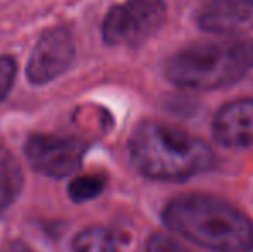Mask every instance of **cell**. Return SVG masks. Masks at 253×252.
I'll return each mask as SVG.
<instances>
[{
  "label": "cell",
  "mask_w": 253,
  "mask_h": 252,
  "mask_svg": "<svg viewBox=\"0 0 253 252\" xmlns=\"http://www.w3.org/2000/svg\"><path fill=\"white\" fill-rule=\"evenodd\" d=\"M162 219L169 230L212 252H253V221L226 199L183 194L167 202Z\"/></svg>",
  "instance_id": "1"
},
{
  "label": "cell",
  "mask_w": 253,
  "mask_h": 252,
  "mask_svg": "<svg viewBox=\"0 0 253 252\" xmlns=\"http://www.w3.org/2000/svg\"><path fill=\"white\" fill-rule=\"evenodd\" d=\"M127 147L136 171L160 182H184L209 171L215 162L205 140L157 121L138 125Z\"/></svg>",
  "instance_id": "2"
},
{
  "label": "cell",
  "mask_w": 253,
  "mask_h": 252,
  "mask_svg": "<svg viewBox=\"0 0 253 252\" xmlns=\"http://www.w3.org/2000/svg\"><path fill=\"white\" fill-rule=\"evenodd\" d=\"M253 67V42L241 38L184 47L166 62V76L186 90H219L238 83Z\"/></svg>",
  "instance_id": "3"
},
{
  "label": "cell",
  "mask_w": 253,
  "mask_h": 252,
  "mask_svg": "<svg viewBox=\"0 0 253 252\" xmlns=\"http://www.w3.org/2000/svg\"><path fill=\"white\" fill-rule=\"evenodd\" d=\"M166 21V0H126L109 10L102 35L109 45L138 47L152 38Z\"/></svg>",
  "instance_id": "4"
},
{
  "label": "cell",
  "mask_w": 253,
  "mask_h": 252,
  "mask_svg": "<svg viewBox=\"0 0 253 252\" xmlns=\"http://www.w3.org/2000/svg\"><path fill=\"white\" fill-rule=\"evenodd\" d=\"M86 145L80 138L35 135L28 138L24 154L35 169L52 178H66L81 166Z\"/></svg>",
  "instance_id": "5"
},
{
  "label": "cell",
  "mask_w": 253,
  "mask_h": 252,
  "mask_svg": "<svg viewBox=\"0 0 253 252\" xmlns=\"http://www.w3.org/2000/svg\"><path fill=\"white\" fill-rule=\"evenodd\" d=\"M74 57V42L67 28L45 31L28 61V78L31 83L43 85L69 69Z\"/></svg>",
  "instance_id": "6"
},
{
  "label": "cell",
  "mask_w": 253,
  "mask_h": 252,
  "mask_svg": "<svg viewBox=\"0 0 253 252\" xmlns=\"http://www.w3.org/2000/svg\"><path fill=\"white\" fill-rule=\"evenodd\" d=\"M207 33L238 37L253 31V0H209L197 16Z\"/></svg>",
  "instance_id": "7"
},
{
  "label": "cell",
  "mask_w": 253,
  "mask_h": 252,
  "mask_svg": "<svg viewBox=\"0 0 253 252\" xmlns=\"http://www.w3.org/2000/svg\"><path fill=\"white\" fill-rule=\"evenodd\" d=\"M212 135L222 147H253V99H238L222 105L213 116Z\"/></svg>",
  "instance_id": "8"
},
{
  "label": "cell",
  "mask_w": 253,
  "mask_h": 252,
  "mask_svg": "<svg viewBox=\"0 0 253 252\" xmlns=\"http://www.w3.org/2000/svg\"><path fill=\"white\" fill-rule=\"evenodd\" d=\"M73 252H119V240L105 226H88L74 237Z\"/></svg>",
  "instance_id": "9"
},
{
  "label": "cell",
  "mask_w": 253,
  "mask_h": 252,
  "mask_svg": "<svg viewBox=\"0 0 253 252\" xmlns=\"http://www.w3.org/2000/svg\"><path fill=\"white\" fill-rule=\"evenodd\" d=\"M24 176L17 159L10 154L9 149L0 147V189L14 201L23 189Z\"/></svg>",
  "instance_id": "10"
},
{
  "label": "cell",
  "mask_w": 253,
  "mask_h": 252,
  "mask_svg": "<svg viewBox=\"0 0 253 252\" xmlns=\"http://www.w3.org/2000/svg\"><path fill=\"white\" fill-rule=\"evenodd\" d=\"M103 187H105V178L98 175H84L78 176L69 183V197L74 202H84L91 201L97 195L102 194Z\"/></svg>",
  "instance_id": "11"
},
{
  "label": "cell",
  "mask_w": 253,
  "mask_h": 252,
  "mask_svg": "<svg viewBox=\"0 0 253 252\" xmlns=\"http://www.w3.org/2000/svg\"><path fill=\"white\" fill-rule=\"evenodd\" d=\"M145 252H191L181 242H177L176 239H172L170 235L166 233H153L148 239Z\"/></svg>",
  "instance_id": "12"
},
{
  "label": "cell",
  "mask_w": 253,
  "mask_h": 252,
  "mask_svg": "<svg viewBox=\"0 0 253 252\" xmlns=\"http://www.w3.org/2000/svg\"><path fill=\"white\" fill-rule=\"evenodd\" d=\"M16 76V61L9 55H0V102L7 97Z\"/></svg>",
  "instance_id": "13"
},
{
  "label": "cell",
  "mask_w": 253,
  "mask_h": 252,
  "mask_svg": "<svg viewBox=\"0 0 253 252\" xmlns=\"http://www.w3.org/2000/svg\"><path fill=\"white\" fill-rule=\"evenodd\" d=\"M3 252H33V251H31L24 242H21V240H12V242L7 244Z\"/></svg>",
  "instance_id": "14"
},
{
  "label": "cell",
  "mask_w": 253,
  "mask_h": 252,
  "mask_svg": "<svg viewBox=\"0 0 253 252\" xmlns=\"http://www.w3.org/2000/svg\"><path fill=\"white\" fill-rule=\"evenodd\" d=\"M14 202V199L12 197H9V195L5 194L2 189H0V212H3L7 207H9L10 204Z\"/></svg>",
  "instance_id": "15"
}]
</instances>
